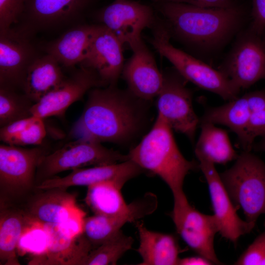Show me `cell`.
<instances>
[{"instance_id": "cell-41", "label": "cell", "mask_w": 265, "mask_h": 265, "mask_svg": "<svg viewBox=\"0 0 265 265\" xmlns=\"http://www.w3.org/2000/svg\"><path fill=\"white\" fill-rule=\"evenodd\" d=\"M264 226H265V223H264Z\"/></svg>"}, {"instance_id": "cell-13", "label": "cell", "mask_w": 265, "mask_h": 265, "mask_svg": "<svg viewBox=\"0 0 265 265\" xmlns=\"http://www.w3.org/2000/svg\"><path fill=\"white\" fill-rule=\"evenodd\" d=\"M98 19L123 44L129 45L141 38V32L155 22L152 8L131 0H115L102 9Z\"/></svg>"}, {"instance_id": "cell-38", "label": "cell", "mask_w": 265, "mask_h": 265, "mask_svg": "<svg viewBox=\"0 0 265 265\" xmlns=\"http://www.w3.org/2000/svg\"><path fill=\"white\" fill-rule=\"evenodd\" d=\"M180 265H214L207 259L198 255L197 256L188 257L179 260L178 264Z\"/></svg>"}, {"instance_id": "cell-9", "label": "cell", "mask_w": 265, "mask_h": 265, "mask_svg": "<svg viewBox=\"0 0 265 265\" xmlns=\"http://www.w3.org/2000/svg\"><path fill=\"white\" fill-rule=\"evenodd\" d=\"M218 70L239 89L265 80V39L248 26L240 31Z\"/></svg>"}, {"instance_id": "cell-34", "label": "cell", "mask_w": 265, "mask_h": 265, "mask_svg": "<svg viewBox=\"0 0 265 265\" xmlns=\"http://www.w3.org/2000/svg\"><path fill=\"white\" fill-rule=\"evenodd\" d=\"M250 22L248 27L263 36L265 31V0H252Z\"/></svg>"}, {"instance_id": "cell-16", "label": "cell", "mask_w": 265, "mask_h": 265, "mask_svg": "<svg viewBox=\"0 0 265 265\" xmlns=\"http://www.w3.org/2000/svg\"><path fill=\"white\" fill-rule=\"evenodd\" d=\"M18 208L35 224H61L83 212L76 194L56 187L36 189Z\"/></svg>"}, {"instance_id": "cell-2", "label": "cell", "mask_w": 265, "mask_h": 265, "mask_svg": "<svg viewBox=\"0 0 265 265\" xmlns=\"http://www.w3.org/2000/svg\"><path fill=\"white\" fill-rule=\"evenodd\" d=\"M170 35L204 53L220 49L238 33L247 17L237 5L230 8L202 7L188 4L159 2Z\"/></svg>"}, {"instance_id": "cell-6", "label": "cell", "mask_w": 265, "mask_h": 265, "mask_svg": "<svg viewBox=\"0 0 265 265\" xmlns=\"http://www.w3.org/2000/svg\"><path fill=\"white\" fill-rule=\"evenodd\" d=\"M150 42L161 56L164 57L188 81L215 94L226 101L238 97L240 89L219 70H216L191 55L174 47L165 23L156 21Z\"/></svg>"}, {"instance_id": "cell-21", "label": "cell", "mask_w": 265, "mask_h": 265, "mask_svg": "<svg viewBox=\"0 0 265 265\" xmlns=\"http://www.w3.org/2000/svg\"><path fill=\"white\" fill-rule=\"evenodd\" d=\"M251 111L244 95L222 105L209 107L201 117L200 124L211 123L227 127L235 133L240 147L251 151L247 142V129Z\"/></svg>"}, {"instance_id": "cell-4", "label": "cell", "mask_w": 265, "mask_h": 265, "mask_svg": "<svg viewBox=\"0 0 265 265\" xmlns=\"http://www.w3.org/2000/svg\"><path fill=\"white\" fill-rule=\"evenodd\" d=\"M232 201L255 227L265 214V162L251 151L238 155L235 163L219 174Z\"/></svg>"}, {"instance_id": "cell-27", "label": "cell", "mask_w": 265, "mask_h": 265, "mask_svg": "<svg viewBox=\"0 0 265 265\" xmlns=\"http://www.w3.org/2000/svg\"><path fill=\"white\" fill-rule=\"evenodd\" d=\"M85 201L94 214L113 216L126 211L129 206L121 193L123 187L113 182L96 183L87 186Z\"/></svg>"}, {"instance_id": "cell-1", "label": "cell", "mask_w": 265, "mask_h": 265, "mask_svg": "<svg viewBox=\"0 0 265 265\" xmlns=\"http://www.w3.org/2000/svg\"><path fill=\"white\" fill-rule=\"evenodd\" d=\"M82 114L70 135L103 143L127 144L140 136L149 122V101L117 85L90 90Z\"/></svg>"}, {"instance_id": "cell-30", "label": "cell", "mask_w": 265, "mask_h": 265, "mask_svg": "<svg viewBox=\"0 0 265 265\" xmlns=\"http://www.w3.org/2000/svg\"><path fill=\"white\" fill-rule=\"evenodd\" d=\"M43 119L37 117L30 125L12 139L8 144L18 146L40 145L46 134Z\"/></svg>"}, {"instance_id": "cell-12", "label": "cell", "mask_w": 265, "mask_h": 265, "mask_svg": "<svg viewBox=\"0 0 265 265\" xmlns=\"http://www.w3.org/2000/svg\"><path fill=\"white\" fill-rule=\"evenodd\" d=\"M106 86L107 85L95 71L80 66L59 86L34 103L30 110L31 114L42 119L61 116L69 106L80 100L90 90Z\"/></svg>"}, {"instance_id": "cell-36", "label": "cell", "mask_w": 265, "mask_h": 265, "mask_svg": "<svg viewBox=\"0 0 265 265\" xmlns=\"http://www.w3.org/2000/svg\"><path fill=\"white\" fill-rule=\"evenodd\" d=\"M156 2H170L188 4L202 7L230 8L238 5L235 0H155Z\"/></svg>"}, {"instance_id": "cell-10", "label": "cell", "mask_w": 265, "mask_h": 265, "mask_svg": "<svg viewBox=\"0 0 265 265\" xmlns=\"http://www.w3.org/2000/svg\"><path fill=\"white\" fill-rule=\"evenodd\" d=\"M171 217L178 234L198 255L214 265L223 264L214 248L215 234L219 227L213 215L201 213L190 205L184 192L173 196Z\"/></svg>"}, {"instance_id": "cell-28", "label": "cell", "mask_w": 265, "mask_h": 265, "mask_svg": "<svg viewBox=\"0 0 265 265\" xmlns=\"http://www.w3.org/2000/svg\"><path fill=\"white\" fill-rule=\"evenodd\" d=\"M134 240L120 230L88 255L82 265H114L132 246Z\"/></svg>"}, {"instance_id": "cell-35", "label": "cell", "mask_w": 265, "mask_h": 265, "mask_svg": "<svg viewBox=\"0 0 265 265\" xmlns=\"http://www.w3.org/2000/svg\"><path fill=\"white\" fill-rule=\"evenodd\" d=\"M36 116L32 115L14 121L0 127V140L4 143L8 144L12 139L30 125L36 119Z\"/></svg>"}, {"instance_id": "cell-20", "label": "cell", "mask_w": 265, "mask_h": 265, "mask_svg": "<svg viewBox=\"0 0 265 265\" xmlns=\"http://www.w3.org/2000/svg\"><path fill=\"white\" fill-rule=\"evenodd\" d=\"M139 238L136 249L142 259L140 265H175L180 259V248L172 234L149 230L141 221L135 222Z\"/></svg>"}, {"instance_id": "cell-19", "label": "cell", "mask_w": 265, "mask_h": 265, "mask_svg": "<svg viewBox=\"0 0 265 265\" xmlns=\"http://www.w3.org/2000/svg\"><path fill=\"white\" fill-rule=\"evenodd\" d=\"M27 41L10 31H0V86L16 89L23 86L27 68L34 58Z\"/></svg>"}, {"instance_id": "cell-18", "label": "cell", "mask_w": 265, "mask_h": 265, "mask_svg": "<svg viewBox=\"0 0 265 265\" xmlns=\"http://www.w3.org/2000/svg\"><path fill=\"white\" fill-rule=\"evenodd\" d=\"M145 170L130 159L109 165L77 168L63 177H55L36 186L35 189L51 188L67 189L74 186H87L101 182H113L122 187L127 182Z\"/></svg>"}, {"instance_id": "cell-3", "label": "cell", "mask_w": 265, "mask_h": 265, "mask_svg": "<svg viewBox=\"0 0 265 265\" xmlns=\"http://www.w3.org/2000/svg\"><path fill=\"white\" fill-rule=\"evenodd\" d=\"M172 131L164 119L158 114L151 129L128 155L129 159L143 170L160 177L174 196L184 192L186 176L200 167L199 162L188 160L183 155Z\"/></svg>"}, {"instance_id": "cell-22", "label": "cell", "mask_w": 265, "mask_h": 265, "mask_svg": "<svg viewBox=\"0 0 265 265\" xmlns=\"http://www.w3.org/2000/svg\"><path fill=\"white\" fill-rule=\"evenodd\" d=\"M60 64L50 54L36 58L28 66L23 93L34 104L66 79Z\"/></svg>"}, {"instance_id": "cell-14", "label": "cell", "mask_w": 265, "mask_h": 265, "mask_svg": "<svg viewBox=\"0 0 265 265\" xmlns=\"http://www.w3.org/2000/svg\"><path fill=\"white\" fill-rule=\"evenodd\" d=\"M123 45L105 26H96L80 66L95 71L107 86L117 85L125 63Z\"/></svg>"}, {"instance_id": "cell-8", "label": "cell", "mask_w": 265, "mask_h": 265, "mask_svg": "<svg viewBox=\"0 0 265 265\" xmlns=\"http://www.w3.org/2000/svg\"><path fill=\"white\" fill-rule=\"evenodd\" d=\"M163 80L157 96L158 114L177 132L185 135L194 143L200 118L192 104V92L188 81L174 67L163 73Z\"/></svg>"}, {"instance_id": "cell-39", "label": "cell", "mask_w": 265, "mask_h": 265, "mask_svg": "<svg viewBox=\"0 0 265 265\" xmlns=\"http://www.w3.org/2000/svg\"><path fill=\"white\" fill-rule=\"evenodd\" d=\"M252 149L256 152H265V135L261 136L259 141L254 142Z\"/></svg>"}, {"instance_id": "cell-33", "label": "cell", "mask_w": 265, "mask_h": 265, "mask_svg": "<svg viewBox=\"0 0 265 265\" xmlns=\"http://www.w3.org/2000/svg\"><path fill=\"white\" fill-rule=\"evenodd\" d=\"M247 135L248 145L251 151L255 139L265 135V109L251 113Z\"/></svg>"}, {"instance_id": "cell-40", "label": "cell", "mask_w": 265, "mask_h": 265, "mask_svg": "<svg viewBox=\"0 0 265 265\" xmlns=\"http://www.w3.org/2000/svg\"><path fill=\"white\" fill-rule=\"evenodd\" d=\"M263 38L265 39V31L264 32L263 35Z\"/></svg>"}, {"instance_id": "cell-24", "label": "cell", "mask_w": 265, "mask_h": 265, "mask_svg": "<svg viewBox=\"0 0 265 265\" xmlns=\"http://www.w3.org/2000/svg\"><path fill=\"white\" fill-rule=\"evenodd\" d=\"M96 26H83L68 31L48 48V53L65 67L84 59Z\"/></svg>"}, {"instance_id": "cell-17", "label": "cell", "mask_w": 265, "mask_h": 265, "mask_svg": "<svg viewBox=\"0 0 265 265\" xmlns=\"http://www.w3.org/2000/svg\"><path fill=\"white\" fill-rule=\"evenodd\" d=\"M47 235V245L42 253L35 255L29 265H82L93 249L83 233L75 237L64 234L59 224H44Z\"/></svg>"}, {"instance_id": "cell-26", "label": "cell", "mask_w": 265, "mask_h": 265, "mask_svg": "<svg viewBox=\"0 0 265 265\" xmlns=\"http://www.w3.org/2000/svg\"><path fill=\"white\" fill-rule=\"evenodd\" d=\"M88 2L89 0H26L24 12L36 21L52 23L76 16Z\"/></svg>"}, {"instance_id": "cell-23", "label": "cell", "mask_w": 265, "mask_h": 265, "mask_svg": "<svg viewBox=\"0 0 265 265\" xmlns=\"http://www.w3.org/2000/svg\"><path fill=\"white\" fill-rule=\"evenodd\" d=\"M35 225L18 207L0 208V265H20L17 250L26 232Z\"/></svg>"}, {"instance_id": "cell-29", "label": "cell", "mask_w": 265, "mask_h": 265, "mask_svg": "<svg viewBox=\"0 0 265 265\" xmlns=\"http://www.w3.org/2000/svg\"><path fill=\"white\" fill-rule=\"evenodd\" d=\"M34 103L24 94L15 89L0 86V126L32 116Z\"/></svg>"}, {"instance_id": "cell-11", "label": "cell", "mask_w": 265, "mask_h": 265, "mask_svg": "<svg viewBox=\"0 0 265 265\" xmlns=\"http://www.w3.org/2000/svg\"><path fill=\"white\" fill-rule=\"evenodd\" d=\"M196 158L208 185L219 233L222 237L237 244L241 236L250 233L255 227L238 215V209L232 201L215 164L203 158Z\"/></svg>"}, {"instance_id": "cell-31", "label": "cell", "mask_w": 265, "mask_h": 265, "mask_svg": "<svg viewBox=\"0 0 265 265\" xmlns=\"http://www.w3.org/2000/svg\"><path fill=\"white\" fill-rule=\"evenodd\" d=\"M264 227V231L256 237L234 265H265V226Z\"/></svg>"}, {"instance_id": "cell-5", "label": "cell", "mask_w": 265, "mask_h": 265, "mask_svg": "<svg viewBox=\"0 0 265 265\" xmlns=\"http://www.w3.org/2000/svg\"><path fill=\"white\" fill-rule=\"evenodd\" d=\"M49 153L39 145H0V208L19 207L35 191L37 166Z\"/></svg>"}, {"instance_id": "cell-25", "label": "cell", "mask_w": 265, "mask_h": 265, "mask_svg": "<svg viewBox=\"0 0 265 265\" xmlns=\"http://www.w3.org/2000/svg\"><path fill=\"white\" fill-rule=\"evenodd\" d=\"M201 132L196 142L194 152L214 163L225 164L236 160L238 155L233 148L226 131L211 123H201Z\"/></svg>"}, {"instance_id": "cell-32", "label": "cell", "mask_w": 265, "mask_h": 265, "mask_svg": "<svg viewBox=\"0 0 265 265\" xmlns=\"http://www.w3.org/2000/svg\"><path fill=\"white\" fill-rule=\"evenodd\" d=\"M26 0H0V31L9 29L24 12Z\"/></svg>"}, {"instance_id": "cell-15", "label": "cell", "mask_w": 265, "mask_h": 265, "mask_svg": "<svg viewBox=\"0 0 265 265\" xmlns=\"http://www.w3.org/2000/svg\"><path fill=\"white\" fill-rule=\"evenodd\" d=\"M129 46L132 54L124 63L121 75L128 89L134 95L150 102L157 97L161 89L163 73L142 38Z\"/></svg>"}, {"instance_id": "cell-7", "label": "cell", "mask_w": 265, "mask_h": 265, "mask_svg": "<svg viewBox=\"0 0 265 265\" xmlns=\"http://www.w3.org/2000/svg\"><path fill=\"white\" fill-rule=\"evenodd\" d=\"M128 159V155L106 148L101 143L76 139L41 159L36 169V186L65 171L112 164Z\"/></svg>"}, {"instance_id": "cell-37", "label": "cell", "mask_w": 265, "mask_h": 265, "mask_svg": "<svg viewBox=\"0 0 265 265\" xmlns=\"http://www.w3.org/2000/svg\"><path fill=\"white\" fill-rule=\"evenodd\" d=\"M244 96L251 113L265 109V90L250 91L245 93Z\"/></svg>"}]
</instances>
